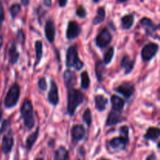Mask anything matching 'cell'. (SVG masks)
Segmentation results:
<instances>
[{"label": "cell", "mask_w": 160, "mask_h": 160, "mask_svg": "<svg viewBox=\"0 0 160 160\" xmlns=\"http://www.w3.org/2000/svg\"><path fill=\"white\" fill-rule=\"evenodd\" d=\"M84 96L80 91L76 89H70L68 92V104H67V112L69 115L73 116L75 110L80 104L84 101Z\"/></svg>", "instance_id": "6da1fadb"}, {"label": "cell", "mask_w": 160, "mask_h": 160, "mask_svg": "<svg viewBox=\"0 0 160 160\" xmlns=\"http://www.w3.org/2000/svg\"><path fill=\"white\" fill-rule=\"evenodd\" d=\"M21 115L26 128L29 130L32 129L34 126V119L33 106L30 100H25L22 105Z\"/></svg>", "instance_id": "7a4b0ae2"}, {"label": "cell", "mask_w": 160, "mask_h": 160, "mask_svg": "<svg viewBox=\"0 0 160 160\" xmlns=\"http://www.w3.org/2000/svg\"><path fill=\"white\" fill-rule=\"evenodd\" d=\"M66 64H67V67H75L78 70H80L84 67V63L78 58V49L75 45L70 46L67 50Z\"/></svg>", "instance_id": "3957f363"}, {"label": "cell", "mask_w": 160, "mask_h": 160, "mask_svg": "<svg viewBox=\"0 0 160 160\" xmlns=\"http://www.w3.org/2000/svg\"><path fill=\"white\" fill-rule=\"evenodd\" d=\"M20 87L18 84H13L9 88L6 98H5V106L6 108L14 107L18 102L19 98H20Z\"/></svg>", "instance_id": "277c9868"}, {"label": "cell", "mask_w": 160, "mask_h": 160, "mask_svg": "<svg viewBox=\"0 0 160 160\" xmlns=\"http://www.w3.org/2000/svg\"><path fill=\"white\" fill-rule=\"evenodd\" d=\"M159 50V45L156 43H148L142 48V58L144 61H150L157 53Z\"/></svg>", "instance_id": "5b68a950"}, {"label": "cell", "mask_w": 160, "mask_h": 160, "mask_svg": "<svg viewBox=\"0 0 160 160\" xmlns=\"http://www.w3.org/2000/svg\"><path fill=\"white\" fill-rule=\"evenodd\" d=\"M112 41V35L107 29L102 30L96 38V44L100 48H105Z\"/></svg>", "instance_id": "8992f818"}, {"label": "cell", "mask_w": 160, "mask_h": 160, "mask_svg": "<svg viewBox=\"0 0 160 160\" xmlns=\"http://www.w3.org/2000/svg\"><path fill=\"white\" fill-rule=\"evenodd\" d=\"M81 33V28L76 21H70L67 29V38L72 40L78 37Z\"/></svg>", "instance_id": "52a82bcc"}, {"label": "cell", "mask_w": 160, "mask_h": 160, "mask_svg": "<svg viewBox=\"0 0 160 160\" xmlns=\"http://www.w3.org/2000/svg\"><path fill=\"white\" fill-rule=\"evenodd\" d=\"M63 80L64 83H65L66 88H67L68 90L73 89L77 83L76 75H75V73L70 70H67L64 72Z\"/></svg>", "instance_id": "ba28073f"}, {"label": "cell", "mask_w": 160, "mask_h": 160, "mask_svg": "<svg viewBox=\"0 0 160 160\" xmlns=\"http://www.w3.org/2000/svg\"><path fill=\"white\" fill-rule=\"evenodd\" d=\"M48 100L52 105L56 106L59 102V94H58V88L54 81H51L49 93L48 95Z\"/></svg>", "instance_id": "9c48e42d"}, {"label": "cell", "mask_w": 160, "mask_h": 160, "mask_svg": "<svg viewBox=\"0 0 160 160\" xmlns=\"http://www.w3.org/2000/svg\"><path fill=\"white\" fill-rule=\"evenodd\" d=\"M45 32L47 40L50 43H52L54 42L55 35H56V28H55V24L52 20H47L46 23H45Z\"/></svg>", "instance_id": "30bf717a"}, {"label": "cell", "mask_w": 160, "mask_h": 160, "mask_svg": "<svg viewBox=\"0 0 160 160\" xmlns=\"http://www.w3.org/2000/svg\"><path fill=\"white\" fill-rule=\"evenodd\" d=\"M118 93L123 95L125 98H128L134 94V88L130 83H124V84H121L119 86L117 89H116Z\"/></svg>", "instance_id": "8fae6325"}, {"label": "cell", "mask_w": 160, "mask_h": 160, "mask_svg": "<svg viewBox=\"0 0 160 160\" xmlns=\"http://www.w3.org/2000/svg\"><path fill=\"white\" fill-rule=\"evenodd\" d=\"M129 142V139L123 137L115 138L110 141V146L114 149H124Z\"/></svg>", "instance_id": "7c38bea8"}, {"label": "cell", "mask_w": 160, "mask_h": 160, "mask_svg": "<svg viewBox=\"0 0 160 160\" xmlns=\"http://www.w3.org/2000/svg\"><path fill=\"white\" fill-rule=\"evenodd\" d=\"M72 138L74 142H78V141L83 139V138L85 135V129L82 125H75L72 128Z\"/></svg>", "instance_id": "4fadbf2b"}, {"label": "cell", "mask_w": 160, "mask_h": 160, "mask_svg": "<svg viewBox=\"0 0 160 160\" xmlns=\"http://www.w3.org/2000/svg\"><path fill=\"white\" fill-rule=\"evenodd\" d=\"M13 146V138L11 134H6L2 139V149L5 154H7L12 150Z\"/></svg>", "instance_id": "5bb4252c"}, {"label": "cell", "mask_w": 160, "mask_h": 160, "mask_svg": "<svg viewBox=\"0 0 160 160\" xmlns=\"http://www.w3.org/2000/svg\"><path fill=\"white\" fill-rule=\"evenodd\" d=\"M140 23L142 24V26H143L145 28L146 33L148 34H152L156 31V26L150 19L147 18V17H144V18H142L141 20Z\"/></svg>", "instance_id": "9a60e30c"}, {"label": "cell", "mask_w": 160, "mask_h": 160, "mask_svg": "<svg viewBox=\"0 0 160 160\" xmlns=\"http://www.w3.org/2000/svg\"><path fill=\"white\" fill-rule=\"evenodd\" d=\"M134 61L132 60L129 56H126L122 59L121 67L124 70L125 74H128V73L132 71L133 68H134Z\"/></svg>", "instance_id": "2e32d148"}, {"label": "cell", "mask_w": 160, "mask_h": 160, "mask_svg": "<svg viewBox=\"0 0 160 160\" xmlns=\"http://www.w3.org/2000/svg\"><path fill=\"white\" fill-rule=\"evenodd\" d=\"M112 109L117 112H120L124 108V101L117 95H112L111 97Z\"/></svg>", "instance_id": "e0dca14e"}, {"label": "cell", "mask_w": 160, "mask_h": 160, "mask_svg": "<svg viewBox=\"0 0 160 160\" xmlns=\"http://www.w3.org/2000/svg\"><path fill=\"white\" fill-rule=\"evenodd\" d=\"M121 120V115H120V112H117V111H112L109 112V116H108L107 121H106V125L107 126H112V125L117 124V123L120 121Z\"/></svg>", "instance_id": "ac0fdd59"}, {"label": "cell", "mask_w": 160, "mask_h": 160, "mask_svg": "<svg viewBox=\"0 0 160 160\" xmlns=\"http://www.w3.org/2000/svg\"><path fill=\"white\" fill-rule=\"evenodd\" d=\"M160 137V128H149L147 130L146 134H145V138L146 140L156 141Z\"/></svg>", "instance_id": "d6986e66"}, {"label": "cell", "mask_w": 160, "mask_h": 160, "mask_svg": "<svg viewBox=\"0 0 160 160\" xmlns=\"http://www.w3.org/2000/svg\"><path fill=\"white\" fill-rule=\"evenodd\" d=\"M95 107L100 112H102L103 110L106 109V104H107L108 101L107 98L106 97H104L103 95H98L97 96H95Z\"/></svg>", "instance_id": "ffe728a7"}, {"label": "cell", "mask_w": 160, "mask_h": 160, "mask_svg": "<svg viewBox=\"0 0 160 160\" xmlns=\"http://www.w3.org/2000/svg\"><path fill=\"white\" fill-rule=\"evenodd\" d=\"M134 18L132 14H128V15L124 16L121 19L122 28L124 30L130 29L133 26V24H134Z\"/></svg>", "instance_id": "44dd1931"}, {"label": "cell", "mask_w": 160, "mask_h": 160, "mask_svg": "<svg viewBox=\"0 0 160 160\" xmlns=\"http://www.w3.org/2000/svg\"><path fill=\"white\" fill-rule=\"evenodd\" d=\"M9 62L11 64H15L18 61L19 59V52H17V48L14 43H12L10 45L9 50Z\"/></svg>", "instance_id": "7402d4cb"}, {"label": "cell", "mask_w": 160, "mask_h": 160, "mask_svg": "<svg viewBox=\"0 0 160 160\" xmlns=\"http://www.w3.org/2000/svg\"><path fill=\"white\" fill-rule=\"evenodd\" d=\"M69 152L64 147H59L55 152L54 160H68Z\"/></svg>", "instance_id": "603a6c76"}, {"label": "cell", "mask_w": 160, "mask_h": 160, "mask_svg": "<svg viewBox=\"0 0 160 160\" xmlns=\"http://www.w3.org/2000/svg\"><path fill=\"white\" fill-rule=\"evenodd\" d=\"M105 17H106V10L103 7H99L97 10L96 16L93 20V24H99L105 20Z\"/></svg>", "instance_id": "cb8c5ba5"}, {"label": "cell", "mask_w": 160, "mask_h": 160, "mask_svg": "<svg viewBox=\"0 0 160 160\" xmlns=\"http://www.w3.org/2000/svg\"><path fill=\"white\" fill-rule=\"evenodd\" d=\"M43 45L41 41H37L35 42V52H36V61H35V66L39 63L41 61V59L42 57V54H43Z\"/></svg>", "instance_id": "d4e9b609"}, {"label": "cell", "mask_w": 160, "mask_h": 160, "mask_svg": "<svg viewBox=\"0 0 160 160\" xmlns=\"http://www.w3.org/2000/svg\"><path fill=\"white\" fill-rule=\"evenodd\" d=\"M38 130H37V131H34V133H32V134H30V135L28 136V138H27L26 141V145L28 150L31 149V148H32V146L34 145V144L35 143L36 140L38 139Z\"/></svg>", "instance_id": "484cf974"}, {"label": "cell", "mask_w": 160, "mask_h": 160, "mask_svg": "<svg viewBox=\"0 0 160 160\" xmlns=\"http://www.w3.org/2000/svg\"><path fill=\"white\" fill-rule=\"evenodd\" d=\"M95 71H96L97 78H98V81H102L103 76L105 73V68H104V63L103 62H98L96 63V67H95Z\"/></svg>", "instance_id": "4316f807"}, {"label": "cell", "mask_w": 160, "mask_h": 160, "mask_svg": "<svg viewBox=\"0 0 160 160\" xmlns=\"http://www.w3.org/2000/svg\"><path fill=\"white\" fill-rule=\"evenodd\" d=\"M81 88L83 89H88L90 85V78H89L88 73L87 71H84L81 73Z\"/></svg>", "instance_id": "83f0119b"}, {"label": "cell", "mask_w": 160, "mask_h": 160, "mask_svg": "<svg viewBox=\"0 0 160 160\" xmlns=\"http://www.w3.org/2000/svg\"><path fill=\"white\" fill-rule=\"evenodd\" d=\"M114 55V48L111 47L109 48L107 51L106 52L104 55V58H103V63L104 64H109L112 60V57Z\"/></svg>", "instance_id": "f1b7e54d"}, {"label": "cell", "mask_w": 160, "mask_h": 160, "mask_svg": "<svg viewBox=\"0 0 160 160\" xmlns=\"http://www.w3.org/2000/svg\"><path fill=\"white\" fill-rule=\"evenodd\" d=\"M20 11H21V7H20V5L17 4V3L12 4V6H11V7L9 8V12H10L11 17L13 19L16 18V17L20 13Z\"/></svg>", "instance_id": "f546056e"}, {"label": "cell", "mask_w": 160, "mask_h": 160, "mask_svg": "<svg viewBox=\"0 0 160 160\" xmlns=\"http://www.w3.org/2000/svg\"><path fill=\"white\" fill-rule=\"evenodd\" d=\"M83 120H84V123H85L88 127H90L91 124H92V113H91V111L89 109H87L84 111V114H83Z\"/></svg>", "instance_id": "4dcf8cb0"}, {"label": "cell", "mask_w": 160, "mask_h": 160, "mask_svg": "<svg viewBox=\"0 0 160 160\" xmlns=\"http://www.w3.org/2000/svg\"><path fill=\"white\" fill-rule=\"evenodd\" d=\"M76 13H77V16L81 17V18H84V17L87 16V12H86L85 9H84V6H80L77 9Z\"/></svg>", "instance_id": "1f68e13d"}, {"label": "cell", "mask_w": 160, "mask_h": 160, "mask_svg": "<svg viewBox=\"0 0 160 160\" xmlns=\"http://www.w3.org/2000/svg\"><path fill=\"white\" fill-rule=\"evenodd\" d=\"M38 87L41 90L45 91L47 89V83L45 78H41L38 81Z\"/></svg>", "instance_id": "d6a6232c"}, {"label": "cell", "mask_w": 160, "mask_h": 160, "mask_svg": "<svg viewBox=\"0 0 160 160\" xmlns=\"http://www.w3.org/2000/svg\"><path fill=\"white\" fill-rule=\"evenodd\" d=\"M4 18H5L4 8H3L2 2V1L0 0V29H1L3 21H4Z\"/></svg>", "instance_id": "836d02e7"}, {"label": "cell", "mask_w": 160, "mask_h": 160, "mask_svg": "<svg viewBox=\"0 0 160 160\" xmlns=\"http://www.w3.org/2000/svg\"><path fill=\"white\" fill-rule=\"evenodd\" d=\"M120 134H121V137L128 138L129 129H128V127H126V126L121 127V128H120Z\"/></svg>", "instance_id": "e575fe53"}, {"label": "cell", "mask_w": 160, "mask_h": 160, "mask_svg": "<svg viewBox=\"0 0 160 160\" xmlns=\"http://www.w3.org/2000/svg\"><path fill=\"white\" fill-rule=\"evenodd\" d=\"M17 37H18L19 39H20V42L23 43L24 42V34H23V31L21 30H20L18 32V34H17Z\"/></svg>", "instance_id": "d590c367"}, {"label": "cell", "mask_w": 160, "mask_h": 160, "mask_svg": "<svg viewBox=\"0 0 160 160\" xmlns=\"http://www.w3.org/2000/svg\"><path fill=\"white\" fill-rule=\"evenodd\" d=\"M68 0H59V5L60 7H64L67 4Z\"/></svg>", "instance_id": "8d00e7d4"}, {"label": "cell", "mask_w": 160, "mask_h": 160, "mask_svg": "<svg viewBox=\"0 0 160 160\" xmlns=\"http://www.w3.org/2000/svg\"><path fill=\"white\" fill-rule=\"evenodd\" d=\"M43 3L47 7H50L52 6V0H43Z\"/></svg>", "instance_id": "74e56055"}, {"label": "cell", "mask_w": 160, "mask_h": 160, "mask_svg": "<svg viewBox=\"0 0 160 160\" xmlns=\"http://www.w3.org/2000/svg\"><path fill=\"white\" fill-rule=\"evenodd\" d=\"M146 160H156V156L155 154H151L149 156H148Z\"/></svg>", "instance_id": "f35d334b"}, {"label": "cell", "mask_w": 160, "mask_h": 160, "mask_svg": "<svg viewBox=\"0 0 160 160\" xmlns=\"http://www.w3.org/2000/svg\"><path fill=\"white\" fill-rule=\"evenodd\" d=\"M22 5L24 6H28L30 3V0H20Z\"/></svg>", "instance_id": "ab89813d"}, {"label": "cell", "mask_w": 160, "mask_h": 160, "mask_svg": "<svg viewBox=\"0 0 160 160\" xmlns=\"http://www.w3.org/2000/svg\"><path fill=\"white\" fill-rule=\"evenodd\" d=\"M2 36H0V49L2 48Z\"/></svg>", "instance_id": "60d3db41"}, {"label": "cell", "mask_w": 160, "mask_h": 160, "mask_svg": "<svg viewBox=\"0 0 160 160\" xmlns=\"http://www.w3.org/2000/svg\"><path fill=\"white\" fill-rule=\"evenodd\" d=\"M2 107L1 106H0V120H1L2 118Z\"/></svg>", "instance_id": "b9f144b4"}, {"label": "cell", "mask_w": 160, "mask_h": 160, "mask_svg": "<svg viewBox=\"0 0 160 160\" xmlns=\"http://www.w3.org/2000/svg\"><path fill=\"white\" fill-rule=\"evenodd\" d=\"M117 1L120 2H124L128 1V0H117Z\"/></svg>", "instance_id": "7bdbcfd3"}, {"label": "cell", "mask_w": 160, "mask_h": 160, "mask_svg": "<svg viewBox=\"0 0 160 160\" xmlns=\"http://www.w3.org/2000/svg\"><path fill=\"white\" fill-rule=\"evenodd\" d=\"M92 1H93L95 3H97V2H99V0H92Z\"/></svg>", "instance_id": "ee69618b"}, {"label": "cell", "mask_w": 160, "mask_h": 160, "mask_svg": "<svg viewBox=\"0 0 160 160\" xmlns=\"http://www.w3.org/2000/svg\"><path fill=\"white\" fill-rule=\"evenodd\" d=\"M157 147H158V148H159V149H160V142H159V143H158V145H157Z\"/></svg>", "instance_id": "f6af8a7d"}, {"label": "cell", "mask_w": 160, "mask_h": 160, "mask_svg": "<svg viewBox=\"0 0 160 160\" xmlns=\"http://www.w3.org/2000/svg\"><path fill=\"white\" fill-rule=\"evenodd\" d=\"M36 160H43L42 159H41V158H39V159H37Z\"/></svg>", "instance_id": "bcb514c9"}, {"label": "cell", "mask_w": 160, "mask_h": 160, "mask_svg": "<svg viewBox=\"0 0 160 160\" xmlns=\"http://www.w3.org/2000/svg\"><path fill=\"white\" fill-rule=\"evenodd\" d=\"M104 160H108V159H104Z\"/></svg>", "instance_id": "7dc6e473"}]
</instances>
